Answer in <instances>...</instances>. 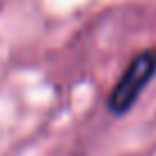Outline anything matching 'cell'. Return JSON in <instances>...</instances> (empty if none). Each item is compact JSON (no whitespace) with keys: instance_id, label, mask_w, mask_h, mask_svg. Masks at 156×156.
Returning <instances> with one entry per match:
<instances>
[{"instance_id":"6da1fadb","label":"cell","mask_w":156,"mask_h":156,"mask_svg":"<svg viewBox=\"0 0 156 156\" xmlns=\"http://www.w3.org/2000/svg\"><path fill=\"white\" fill-rule=\"evenodd\" d=\"M154 73H156V51L149 48V51L138 53L129 62V67L124 69L119 80L115 83L110 97H108V108L117 115L126 112L138 101V97L142 94L145 85L151 80Z\"/></svg>"}]
</instances>
